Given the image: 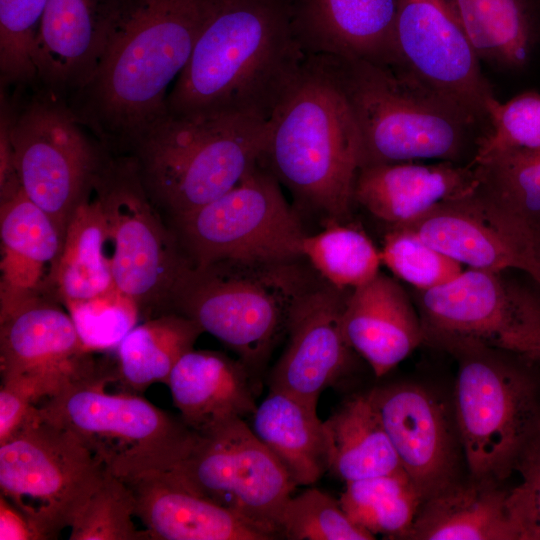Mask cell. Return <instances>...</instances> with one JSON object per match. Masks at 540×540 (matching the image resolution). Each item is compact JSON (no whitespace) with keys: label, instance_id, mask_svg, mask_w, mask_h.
I'll use <instances>...</instances> for the list:
<instances>
[{"label":"cell","instance_id":"6da1fadb","mask_svg":"<svg viewBox=\"0 0 540 540\" xmlns=\"http://www.w3.org/2000/svg\"><path fill=\"white\" fill-rule=\"evenodd\" d=\"M212 0H103L99 50L78 87L82 116L105 137L130 142L167 111Z\"/></svg>","mask_w":540,"mask_h":540},{"label":"cell","instance_id":"7a4b0ae2","mask_svg":"<svg viewBox=\"0 0 540 540\" xmlns=\"http://www.w3.org/2000/svg\"><path fill=\"white\" fill-rule=\"evenodd\" d=\"M306 58L286 0H212L167 110L268 121Z\"/></svg>","mask_w":540,"mask_h":540},{"label":"cell","instance_id":"3957f363","mask_svg":"<svg viewBox=\"0 0 540 540\" xmlns=\"http://www.w3.org/2000/svg\"><path fill=\"white\" fill-rule=\"evenodd\" d=\"M319 56L342 92L358 129L361 167L374 164L474 162L489 126L399 66Z\"/></svg>","mask_w":540,"mask_h":540},{"label":"cell","instance_id":"277c9868","mask_svg":"<svg viewBox=\"0 0 540 540\" xmlns=\"http://www.w3.org/2000/svg\"><path fill=\"white\" fill-rule=\"evenodd\" d=\"M261 163L296 202L331 222L349 218L361 166L357 126L319 56H307L267 126Z\"/></svg>","mask_w":540,"mask_h":540},{"label":"cell","instance_id":"5b68a950","mask_svg":"<svg viewBox=\"0 0 540 540\" xmlns=\"http://www.w3.org/2000/svg\"><path fill=\"white\" fill-rule=\"evenodd\" d=\"M268 121L166 111L128 145L151 200L174 221L217 199L262 159Z\"/></svg>","mask_w":540,"mask_h":540},{"label":"cell","instance_id":"8992f818","mask_svg":"<svg viewBox=\"0 0 540 540\" xmlns=\"http://www.w3.org/2000/svg\"><path fill=\"white\" fill-rule=\"evenodd\" d=\"M439 349L458 365L452 403L469 478L503 483L540 446V361L467 341Z\"/></svg>","mask_w":540,"mask_h":540},{"label":"cell","instance_id":"52a82bcc","mask_svg":"<svg viewBox=\"0 0 540 540\" xmlns=\"http://www.w3.org/2000/svg\"><path fill=\"white\" fill-rule=\"evenodd\" d=\"M298 261L216 260L189 264L169 303L233 350L261 385V374L291 309L314 281Z\"/></svg>","mask_w":540,"mask_h":540},{"label":"cell","instance_id":"ba28073f","mask_svg":"<svg viewBox=\"0 0 540 540\" xmlns=\"http://www.w3.org/2000/svg\"><path fill=\"white\" fill-rule=\"evenodd\" d=\"M105 365L46 398L39 412L71 431L112 475L130 481L169 471L189 451L196 432L137 393H110Z\"/></svg>","mask_w":540,"mask_h":540},{"label":"cell","instance_id":"9c48e42d","mask_svg":"<svg viewBox=\"0 0 540 540\" xmlns=\"http://www.w3.org/2000/svg\"><path fill=\"white\" fill-rule=\"evenodd\" d=\"M516 271L468 268L437 287L413 289L423 344L467 341L540 361V285Z\"/></svg>","mask_w":540,"mask_h":540},{"label":"cell","instance_id":"30bf717a","mask_svg":"<svg viewBox=\"0 0 540 540\" xmlns=\"http://www.w3.org/2000/svg\"><path fill=\"white\" fill-rule=\"evenodd\" d=\"M107 470L68 429L37 405L0 444V491L43 539L71 527Z\"/></svg>","mask_w":540,"mask_h":540},{"label":"cell","instance_id":"8fae6325","mask_svg":"<svg viewBox=\"0 0 540 540\" xmlns=\"http://www.w3.org/2000/svg\"><path fill=\"white\" fill-rule=\"evenodd\" d=\"M92 193L106 226L114 284L138 303L142 314L167 312L173 289L190 261L132 161L104 163Z\"/></svg>","mask_w":540,"mask_h":540},{"label":"cell","instance_id":"7c38bea8","mask_svg":"<svg viewBox=\"0 0 540 540\" xmlns=\"http://www.w3.org/2000/svg\"><path fill=\"white\" fill-rule=\"evenodd\" d=\"M173 223L191 264L303 258L300 219L261 161L232 189Z\"/></svg>","mask_w":540,"mask_h":540},{"label":"cell","instance_id":"4fadbf2b","mask_svg":"<svg viewBox=\"0 0 540 540\" xmlns=\"http://www.w3.org/2000/svg\"><path fill=\"white\" fill-rule=\"evenodd\" d=\"M162 473L274 539L280 535L281 512L297 486L242 418L196 432L187 454Z\"/></svg>","mask_w":540,"mask_h":540},{"label":"cell","instance_id":"5bb4252c","mask_svg":"<svg viewBox=\"0 0 540 540\" xmlns=\"http://www.w3.org/2000/svg\"><path fill=\"white\" fill-rule=\"evenodd\" d=\"M12 163L21 189L55 222L63 238L79 205L90 195L103 162L77 116L37 101L8 119Z\"/></svg>","mask_w":540,"mask_h":540},{"label":"cell","instance_id":"9a60e30c","mask_svg":"<svg viewBox=\"0 0 540 540\" xmlns=\"http://www.w3.org/2000/svg\"><path fill=\"white\" fill-rule=\"evenodd\" d=\"M398 66L489 126L500 101L450 0H401Z\"/></svg>","mask_w":540,"mask_h":540},{"label":"cell","instance_id":"2e32d148","mask_svg":"<svg viewBox=\"0 0 540 540\" xmlns=\"http://www.w3.org/2000/svg\"><path fill=\"white\" fill-rule=\"evenodd\" d=\"M368 393L422 501L462 480L464 455L452 400L410 382L376 387Z\"/></svg>","mask_w":540,"mask_h":540},{"label":"cell","instance_id":"e0dca14e","mask_svg":"<svg viewBox=\"0 0 540 540\" xmlns=\"http://www.w3.org/2000/svg\"><path fill=\"white\" fill-rule=\"evenodd\" d=\"M61 305L50 294H38L0 312L1 379L31 380L49 398L98 370Z\"/></svg>","mask_w":540,"mask_h":540},{"label":"cell","instance_id":"ac0fdd59","mask_svg":"<svg viewBox=\"0 0 540 540\" xmlns=\"http://www.w3.org/2000/svg\"><path fill=\"white\" fill-rule=\"evenodd\" d=\"M350 291L314 280L299 295L288 319L286 348L270 374V389L317 406L321 393L349 372L354 351L342 317Z\"/></svg>","mask_w":540,"mask_h":540},{"label":"cell","instance_id":"d6986e66","mask_svg":"<svg viewBox=\"0 0 540 540\" xmlns=\"http://www.w3.org/2000/svg\"><path fill=\"white\" fill-rule=\"evenodd\" d=\"M401 0H289L291 22L307 56L325 55L398 66Z\"/></svg>","mask_w":540,"mask_h":540},{"label":"cell","instance_id":"ffe728a7","mask_svg":"<svg viewBox=\"0 0 540 540\" xmlns=\"http://www.w3.org/2000/svg\"><path fill=\"white\" fill-rule=\"evenodd\" d=\"M471 191L399 226L416 232L461 265L480 270L517 269L535 280L537 268L530 247L491 216Z\"/></svg>","mask_w":540,"mask_h":540},{"label":"cell","instance_id":"44dd1931","mask_svg":"<svg viewBox=\"0 0 540 540\" xmlns=\"http://www.w3.org/2000/svg\"><path fill=\"white\" fill-rule=\"evenodd\" d=\"M342 321L348 344L376 377L386 375L424 343L413 299L381 272L349 292Z\"/></svg>","mask_w":540,"mask_h":540},{"label":"cell","instance_id":"7402d4cb","mask_svg":"<svg viewBox=\"0 0 540 540\" xmlns=\"http://www.w3.org/2000/svg\"><path fill=\"white\" fill-rule=\"evenodd\" d=\"M475 182L474 162L366 165L356 177L354 202L390 226H399L443 201L470 192Z\"/></svg>","mask_w":540,"mask_h":540},{"label":"cell","instance_id":"603a6c76","mask_svg":"<svg viewBox=\"0 0 540 540\" xmlns=\"http://www.w3.org/2000/svg\"><path fill=\"white\" fill-rule=\"evenodd\" d=\"M0 240V312L34 295H52L64 238L21 187L1 195Z\"/></svg>","mask_w":540,"mask_h":540},{"label":"cell","instance_id":"cb8c5ba5","mask_svg":"<svg viewBox=\"0 0 540 540\" xmlns=\"http://www.w3.org/2000/svg\"><path fill=\"white\" fill-rule=\"evenodd\" d=\"M135 516L154 540H271L234 512L155 472L126 481Z\"/></svg>","mask_w":540,"mask_h":540},{"label":"cell","instance_id":"d4e9b609","mask_svg":"<svg viewBox=\"0 0 540 540\" xmlns=\"http://www.w3.org/2000/svg\"><path fill=\"white\" fill-rule=\"evenodd\" d=\"M165 384L181 419L195 432L251 416L260 389L240 359L194 349L179 359Z\"/></svg>","mask_w":540,"mask_h":540},{"label":"cell","instance_id":"484cf974","mask_svg":"<svg viewBox=\"0 0 540 540\" xmlns=\"http://www.w3.org/2000/svg\"><path fill=\"white\" fill-rule=\"evenodd\" d=\"M510 493L503 483L461 480L421 502L405 540H524Z\"/></svg>","mask_w":540,"mask_h":540},{"label":"cell","instance_id":"4316f807","mask_svg":"<svg viewBox=\"0 0 540 540\" xmlns=\"http://www.w3.org/2000/svg\"><path fill=\"white\" fill-rule=\"evenodd\" d=\"M474 165L473 197L535 255L540 247V153L494 151L476 158Z\"/></svg>","mask_w":540,"mask_h":540},{"label":"cell","instance_id":"83f0119b","mask_svg":"<svg viewBox=\"0 0 540 540\" xmlns=\"http://www.w3.org/2000/svg\"><path fill=\"white\" fill-rule=\"evenodd\" d=\"M103 0H46L35 46L37 77L79 87L99 50Z\"/></svg>","mask_w":540,"mask_h":540},{"label":"cell","instance_id":"f1b7e54d","mask_svg":"<svg viewBox=\"0 0 540 540\" xmlns=\"http://www.w3.org/2000/svg\"><path fill=\"white\" fill-rule=\"evenodd\" d=\"M251 418L253 433L282 463L296 485H311L328 471L324 424L317 406L270 389Z\"/></svg>","mask_w":540,"mask_h":540},{"label":"cell","instance_id":"f546056e","mask_svg":"<svg viewBox=\"0 0 540 540\" xmlns=\"http://www.w3.org/2000/svg\"><path fill=\"white\" fill-rule=\"evenodd\" d=\"M481 63L520 71L540 44V0H450Z\"/></svg>","mask_w":540,"mask_h":540},{"label":"cell","instance_id":"4dcf8cb0","mask_svg":"<svg viewBox=\"0 0 540 540\" xmlns=\"http://www.w3.org/2000/svg\"><path fill=\"white\" fill-rule=\"evenodd\" d=\"M323 424L327 468L338 479L404 472L368 392L345 401Z\"/></svg>","mask_w":540,"mask_h":540},{"label":"cell","instance_id":"1f68e13d","mask_svg":"<svg viewBox=\"0 0 540 540\" xmlns=\"http://www.w3.org/2000/svg\"><path fill=\"white\" fill-rule=\"evenodd\" d=\"M203 332L194 320L174 311L137 324L116 348L114 382L137 394L155 382L165 383Z\"/></svg>","mask_w":540,"mask_h":540},{"label":"cell","instance_id":"d6a6232c","mask_svg":"<svg viewBox=\"0 0 540 540\" xmlns=\"http://www.w3.org/2000/svg\"><path fill=\"white\" fill-rule=\"evenodd\" d=\"M113 285L106 226L91 191L67 227L51 293L63 304L93 297Z\"/></svg>","mask_w":540,"mask_h":540},{"label":"cell","instance_id":"836d02e7","mask_svg":"<svg viewBox=\"0 0 540 540\" xmlns=\"http://www.w3.org/2000/svg\"><path fill=\"white\" fill-rule=\"evenodd\" d=\"M421 502L404 472L345 482L339 499L352 522L389 539H405Z\"/></svg>","mask_w":540,"mask_h":540},{"label":"cell","instance_id":"e575fe53","mask_svg":"<svg viewBox=\"0 0 540 540\" xmlns=\"http://www.w3.org/2000/svg\"><path fill=\"white\" fill-rule=\"evenodd\" d=\"M301 252L324 281L340 290H353L380 271L381 253L361 230L331 222L323 231L305 235Z\"/></svg>","mask_w":540,"mask_h":540},{"label":"cell","instance_id":"d590c367","mask_svg":"<svg viewBox=\"0 0 540 540\" xmlns=\"http://www.w3.org/2000/svg\"><path fill=\"white\" fill-rule=\"evenodd\" d=\"M62 306L69 313L83 347L90 353L116 349L142 314L138 303L116 285Z\"/></svg>","mask_w":540,"mask_h":540},{"label":"cell","instance_id":"8d00e7d4","mask_svg":"<svg viewBox=\"0 0 540 540\" xmlns=\"http://www.w3.org/2000/svg\"><path fill=\"white\" fill-rule=\"evenodd\" d=\"M135 500L128 483L108 471L70 527V540H144L134 524Z\"/></svg>","mask_w":540,"mask_h":540},{"label":"cell","instance_id":"74e56055","mask_svg":"<svg viewBox=\"0 0 540 540\" xmlns=\"http://www.w3.org/2000/svg\"><path fill=\"white\" fill-rule=\"evenodd\" d=\"M279 534L290 540H372L356 525L339 500L319 489H307L286 502L279 518Z\"/></svg>","mask_w":540,"mask_h":540},{"label":"cell","instance_id":"f35d334b","mask_svg":"<svg viewBox=\"0 0 540 540\" xmlns=\"http://www.w3.org/2000/svg\"><path fill=\"white\" fill-rule=\"evenodd\" d=\"M382 263L415 290H428L456 277L462 265L404 226H390L380 251Z\"/></svg>","mask_w":540,"mask_h":540},{"label":"cell","instance_id":"ab89813d","mask_svg":"<svg viewBox=\"0 0 540 540\" xmlns=\"http://www.w3.org/2000/svg\"><path fill=\"white\" fill-rule=\"evenodd\" d=\"M46 0H0V70L2 81L37 77L36 38Z\"/></svg>","mask_w":540,"mask_h":540},{"label":"cell","instance_id":"60d3db41","mask_svg":"<svg viewBox=\"0 0 540 540\" xmlns=\"http://www.w3.org/2000/svg\"><path fill=\"white\" fill-rule=\"evenodd\" d=\"M540 153V93L525 91L499 103L476 158L494 151ZM475 158V159H476Z\"/></svg>","mask_w":540,"mask_h":540},{"label":"cell","instance_id":"b9f144b4","mask_svg":"<svg viewBox=\"0 0 540 540\" xmlns=\"http://www.w3.org/2000/svg\"><path fill=\"white\" fill-rule=\"evenodd\" d=\"M45 391L24 378H3L0 388V444L25 422L36 406L46 399Z\"/></svg>","mask_w":540,"mask_h":540},{"label":"cell","instance_id":"7bdbcfd3","mask_svg":"<svg viewBox=\"0 0 540 540\" xmlns=\"http://www.w3.org/2000/svg\"><path fill=\"white\" fill-rule=\"evenodd\" d=\"M519 474L522 482L511 489L512 508L524 540H540V446Z\"/></svg>","mask_w":540,"mask_h":540},{"label":"cell","instance_id":"ee69618b","mask_svg":"<svg viewBox=\"0 0 540 540\" xmlns=\"http://www.w3.org/2000/svg\"><path fill=\"white\" fill-rule=\"evenodd\" d=\"M0 539L43 540L28 517L4 496H0Z\"/></svg>","mask_w":540,"mask_h":540},{"label":"cell","instance_id":"f6af8a7d","mask_svg":"<svg viewBox=\"0 0 540 540\" xmlns=\"http://www.w3.org/2000/svg\"><path fill=\"white\" fill-rule=\"evenodd\" d=\"M535 262L537 268V276L535 281L540 285V248H538L535 252Z\"/></svg>","mask_w":540,"mask_h":540},{"label":"cell","instance_id":"bcb514c9","mask_svg":"<svg viewBox=\"0 0 540 540\" xmlns=\"http://www.w3.org/2000/svg\"><path fill=\"white\" fill-rule=\"evenodd\" d=\"M287 2H289V0H286Z\"/></svg>","mask_w":540,"mask_h":540}]
</instances>
